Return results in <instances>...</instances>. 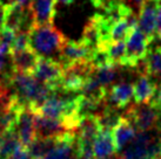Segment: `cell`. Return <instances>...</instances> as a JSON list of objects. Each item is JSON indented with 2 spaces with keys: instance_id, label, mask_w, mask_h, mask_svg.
Listing matches in <instances>:
<instances>
[{
  "instance_id": "6da1fadb",
  "label": "cell",
  "mask_w": 161,
  "mask_h": 159,
  "mask_svg": "<svg viewBox=\"0 0 161 159\" xmlns=\"http://www.w3.org/2000/svg\"><path fill=\"white\" fill-rule=\"evenodd\" d=\"M30 35V47L40 58H51L60 54L64 44H66V36L53 25L46 26H34L28 33Z\"/></svg>"
},
{
  "instance_id": "7a4b0ae2",
  "label": "cell",
  "mask_w": 161,
  "mask_h": 159,
  "mask_svg": "<svg viewBox=\"0 0 161 159\" xmlns=\"http://www.w3.org/2000/svg\"><path fill=\"white\" fill-rule=\"evenodd\" d=\"M124 117L130 119L139 131H160L161 130V111L152 103L148 104H134L128 108Z\"/></svg>"
},
{
  "instance_id": "3957f363",
  "label": "cell",
  "mask_w": 161,
  "mask_h": 159,
  "mask_svg": "<svg viewBox=\"0 0 161 159\" xmlns=\"http://www.w3.org/2000/svg\"><path fill=\"white\" fill-rule=\"evenodd\" d=\"M95 68L90 61H79L64 69L63 79L59 83V89L66 94L81 91L86 80L93 75Z\"/></svg>"
},
{
  "instance_id": "277c9868",
  "label": "cell",
  "mask_w": 161,
  "mask_h": 159,
  "mask_svg": "<svg viewBox=\"0 0 161 159\" xmlns=\"http://www.w3.org/2000/svg\"><path fill=\"white\" fill-rule=\"evenodd\" d=\"M126 41V68H138L147 58L151 42L138 26Z\"/></svg>"
},
{
  "instance_id": "5b68a950",
  "label": "cell",
  "mask_w": 161,
  "mask_h": 159,
  "mask_svg": "<svg viewBox=\"0 0 161 159\" xmlns=\"http://www.w3.org/2000/svg\"><path fill=\"white\" fill-rule=\"evenodd\" d=\"M95 49L90 47L82 40H67L66 44H64L61 52L59 54V60L60 64L63 68H67L73 63L79 61H90L92 58V54Z\"/></svg>"
},
{
  "instance_id": "8992f818",
  "label": "cell",
  "mask_w": 161,
  "mask_h": 159,
  "mask_svg": "<svg viewBox=\"0 0 161 159\" xmlns=\"http://www.w3.org/2000/svg\"><path fill=\"white\" fill-rule=\"evenodd\" d=\"M39 82L59 87L63 79L64 68L60 62L51 58H40L34 73L32 74Z\"/></svg>"
},
{
  "instance_id": "52a82bcc",
  "label": "cell",
  "mask_w": 161,
  "mask_h": 159,
  "mask_svg": "<svg viewBox=\"0 0 161 159\" xmlns=\"http://www.w3.org/2000/svg\"><path fill=\"white\" fill-rule=\"evenodd\" d=\"M13 129L18 135L21 146L25 149H27L32 144V141L36 139L34 112L28 106H20L17 123H15Z\"/></svg>"
},
{
  "instance_id": "ba28073f",
  "label": "cell",
  "mask_w": 161,
  "mask_h": 159,
  "mask_svg": "<svg viewBox=\"0 0 161 159\" xmlns=\"http://www.w3.org/2000/svg\"><path fill=\"white\" fill-rule=\"evenodd\" d=\"M36 138H57L68 132L65 124L59 119L48 118L40 114H34Z\"/></svg>"
},
{
  "instance_id": "9c48e42d",
  "label": "cell",
  "mask_w": 161,
  "mask_h": 159,
  "mask_svg": "<svg viewBox=\"0 0 161 159\" xmlns=\"http://www.w3.org/2000/svg\"><path fill=\"white\" fill-rule=\"evenodd\" d=\"M157 1L146 0L142 8L139 12L138 28L146 35L148 41L152 44L155 39V29H157Z\"/></svg>"
},
{
  "instance_id": "30bf717a",
  "label": "cell",
  "mask_w": 161,
  "mask_h": 159,
  "mask_svg": "<svg viewBox=\"0 0 161 159\" xmlns=\"http://www.w3.org/2000/svg\"><path fill=\"white\" fill-rule=\"evenodd\" d=\"M133 97V84L128 82H118L113 84L107 93L105 105L121 110L128 105Z\"/></svg>"
},
{
  "instance_id": "8fae6325",
  "label": "cell",
  "mask_w": 161,
  "mask_h": 159,
  "mask_svg": "<svg viewBox=\"0 0 161 159\" xmlns=\"http://www.w3.org/2000/svg\"><path fill=\"white\" fill-rule=\"evenodd\" d=\"M9 55L12 62V70L25 74H33L40 60V56L31 47L23 50H11Z\"/></svg>"
},
{
  "instance_id": "7c38bea8",
  "label": "cell",
  "mask_w": 161,
  "mask_h": 159,
  "mask_svg": "<svg viewBox=\"0 0 161 159\" xmlns=\"http://www.w3.org/2000/svg\"><path fill=\"white\" fill-rule=\"evenodd\" d=\"M57 3L58 0H33L30 8L33 14L34 25H53L57 14Z\"/></svg>"
},
{
  "instance_id": "4fadbf2b",
  "label": "cell",
  "mask_w": 161,
  "mask_h": 159,
  "mask_svg": "<svg viewBox=\"0 0 161 159\" xmlns=\"http://www.w3.org/2000/svg\"><path fill=\"white\" fill-rule=\"evenodd\" d=\"M158 91L157 82L146 74H140L133 84V98L135 104L151 103Z\"/></svg>"
},
{
  "instance_id": "5bb4252c",
  "label": "cell",
  "mask_w": 161,
  "mask_h": 159,
  "mask_svg": "<svg viewBox=\"0 0 161 159\" xmlns=\"http://www.w3.org/2000/svg\"><path fill=\"white\" fill-rule=\"evenodd\" d=\"M153 135L149 132L138 131L136 136L122 151V159H149L148 144Z\"/></svg>"
},
{
  "instance_id": "9a60e30c",
  "label": "cell",
  "mask_w": 161,
  "mask_h": 159,
  "mask_svg": "<svg viewBox=\"0 0 161 159\" xmlns=\"http://www.w3.org/2000/svg\"><path fill=\"white\" fill-rule=\"evenodd\" d=\"M136 128L134 124L130 122V119L121 116L119 123L115 125V128L113 129V138L115 143L116 152H121L126 149V146L130 144L136 136Z\"/></svg>"
},
{
  "instance_id": "2e32d148",
  "label": "cell",
  "mask_w": 161,
  "mask_h": 159,
  "mask_svg": "<svg viewBox=\"0 0 161 159\" xmlns=\"http://www.w3.org/2000/svg\"><path fill=\"white\" fill-rule=\"evenodd\" d=\"M116 147L113 133L109 130H100L94 141V158L107 159L115 156Z\"/></svg>"
},
{
  "instance_id": "e0dca14e",
  "label": "cell",
  "mask_w": 161,
  "mask_h": 159,
  "mask_svg": "<svg viewBox=\"0 0 161 159\" xmlns=\"http://www.w3.org/2000/svg\"><path fill=\"white\" fill-rule=\"evenodd\" d=\"M141 74L148 75L153 81L161 80V46L149 49L146 60L141 64Z\"/></svg>"
},
{
  "instance_id": "ac0fdd59",
  "label": "cell",
  "mask_w": 161,
  "mask_h": 159,
  "mask_svg": "<svg viewBox=\"0 0 161 159\" xmlns=\"http://www.w3.org/2000/svg\"><path fill=\"white\" fill-rule=\"evenodd\" d=\"M107 88L99 83V81L94 77V75L90 76L86 80V82L84 83L82 89H81V95L93 100L101 105L105 104V101L107 98Z\"/></svg>"
},
{
  "instance_id": "d6986e66",
  "label": "cell",
  "mask_w": 161,
  "mask_h": 159,
  "mask_svg": "<svg viewBox=\"0 0 161 159\" xmlns=\"http://www.w3.org/2000/svg\"><path fill=\"white\" fill-rule=\"evenodd\" d=\"M19 147H21V144L14 129L0 136V157L8 159Z\"/></svg>"
},
{
  "instance_id": "ffe728a7",
  "label": "cell",
  "mask_w": 161,
  "mask_h": 159,
  "mask_svg": "<svg viewBox=\"0 0 161 159\" xmlns=\"http://www.w3.org/2000/svg\"><path fill=\"white\" fill-rule=\"evenodd\" d=\"M57 139H53V138H36L26 150L28 151L32 159H41L52 151V149L57 143Z\"/></svg>"
},
{
  "instance_id": "44dd1931",
  "label": "cell",
  "mask_w": 161,
  "mask_h": 159,
  "mask_svg": "<svg viewBox=\"0 0 161 159\" xmlns=\"http://www.w3.org/2000/svg\"><path fill=\"white\" fill-rule=\"evenodd\" d=\"M103 49L106 50L109 61L118 67H126V44L124 41H111Z\"/></svg>"
},
{
  "instance_id": "7402d4cb",
  "label": "cell",
  "mask_w": 161,
  "mask_h": 159,
  "mask_svg": "<svg viewBox=\"0 0 161 159\" xmlns=\"http://www.w3.org/2000/svg\"><path fill=\"white\" fill-rule=\"evenodd\" d=\"M81 40L85 41L86 44H88L90 47H92L93 49H97L100 46L101 38H100L99 28L92 18L88 19V21H87V23H86L84 29H82Z\"/></svg>"
},
{
  "instance_id": "603a6c76",
  "label": "cell",
  "mask_w": 161,
  "mask_h": 159,
  "mask_svg": "<svg viewBox=\"0 0 161 159\" xmlns=\"http://www.w3.org/2000/svg\"><path fill=\"white\" fill-rule=\"evenodd\" d=\"M93 75L99 81V83L107 88V85L114 83L115 80L118 79V76H119V67L112 64V66L98 68V69L94 70Z\"/></svg>"
},
{
  "instance_id": "cb8c5ba5",
  "label": "cell",
  "mask_w": 161,
  "mask_h": 159,
  "mask_svg": "<svg viewBox=\"0 0 161 159\" xmlns=\"http://www.w3.org/2000/svg\"><path fill=\"white\" fill-rule=\"evenodd\" d=\"M14 39H15V32L4 27V29L0 32V50L7 54L11 53Z\"/></svg>"
},
{
  "instance_id": "d4e9b609",
  "label": "cell",
  "mask_w": 161,
  "mask_h": 159,
  "mask_svg": "<svg viewBox=\"0 0 161 159\" xmlns=\"http://www.w3.org/2000/svg\"><path fill=\"white\" fill-rule=\"evenodd\" d=\"M30 32H17L11 50H23L30 47Z\"/></svg>"
},
{
  "instance_id": "484cf974",
  "label": "cell",
  "mask_w": 161,
  "mask_h": 159,
  "mask_svg": "<svg viewBox=\"0 0 161 159\" xmlns=\"http://www.w3.org/2000/svg\"><path fill=\"white\" fill-rule=\"evenodd\" d=\"M118 0H91V3L93 5L95 8L98 9H103V12L107 11L111 6L115 4Z\"/></svg>"
},
{
  "instance_id": "4316f807",
  "label": "cell",
  "mask_w": 161,
  "mask_h": 159,
  "mask_svg": "<svg viewBox=\"0 0 161 159\" xmlns=\"http://www.w3.org/2000/svg\"><path fill=\"white\" fill-rule=\"evenodd\" d=\"M121 1L133 12H140V9L142 8V6L146 3V0H121Z\"/></svg>"
},
{
  "instance_id": "83f0119b",
  "label": "cell",
  "mask_w": 161,
  "mask_h": 159,
  "mask_svg": "<svg viewBox=\"0 0 161 159\" xmlns=\"http://www.w3.org/2000/svg\"><path fill=\"white\" fill-rule=\"evenodd\" d=\"M8 159H32L30 153H28V151L25 149V147H19L18 150L14 152L13 155L11 156Z\"/></svg>"
},
{
  "instance_id": "f1b7e54d",
  "label": "cell",
  "mask_w": 161,
  "mask_h": 159,
  "mask_svg": "<svg viewBox=\"0 0 161 159\" xmlns=\"http://www.w3.org/2000/svg\"><path fill=\"white\" fill-rule=\"evenodd\" d=\"M155 38L161 40V4L159 3L157 7V29H155Z\"/></svg>"
},
{
  "instance_id": "f546056e",
  "label": "cell",
  "mask_w": 161,
  "mask_h": 159,
  "mask_svg": "<svg viewBox=\"0 0 161 159\" xmlns=\"http://www.w3.org/2000/svg\"><path fill=\"white\" fill-rule=\"evenodd\" d=\"M151 103H152L154 106H157L158 109L161 111V84H160V87L158 88L157 95H155V96H154V98L151 101Z\"/></svg>"
},
{
  "instance_id": "4dcf8cb0",
  "label": "cell",
  "mask_w": 161,
  "mask_h": 159,
  "mask_svg": "<svg viewBox=\"0 0 161 159\" xmlns=\"http://www.w3.org/2000/svg\"><path fill=\"white\" fill-rule=\"evenodd\" d=\"M5 15H6V7L0 4V32L5 27Z\"/></svg>"
},
{
  "instance_id": "1f68e13d",
  "label": "cell",
  "mask_w": 161,
  "mask_h": 159,
  "mask_svg": "<svg viewBox=\"0 0 161 159\" xmlns=\"http://www.w3.org/2000/svg\"><path fill=\"white\" fill-rule=\"evenodd\" d=\"M6 61H7V53H4L0 50V71H3L5 69Z\"/></svg>"
},
{
  "instance_id": "d6a6232c",
  "label": "cell",
  "mask_w": 161,
  "mask_h": 159,
  "mask_svg": "<svg viewBox=\"0 0 161 159\" xmlns=\"http://www.w3.org/2000/svg\"><path fill=\"white\" fill-rule=\"evenodd\" d=\"M32 1H33V0H14L15 4L20 5V6H23L25 8H30V7H31Z\"/></svg>"
},
{
  "instance_id": "836d02e7",
  "label": "cell",
  "mask_w": 161,
  "mask_h": 159,
  "mask_svg": "<svg viewBox=\"0 0 161 159\" xmlns=\"http://www.w3.org/2000/svg\"><path fill=\"white\" fill-rule=\"evenodd\" d=\"M59 3H61L63 5H72L75 0H58Z\"/></svg>"
},
{
  "instance_id": "e575fe53",
  "label": "cell",
  "mask_w": 161,
  "mask_h": 159,
  "mask_svg": "<svg viewBox=\"0 0 161 159\" xmlns=\"http://www.w3.org/2000/svg\"><path fill=\"white\" fill-rule=\"evenodd\" d=\"M159 144H160V149H161V132H159Z\"/></svg>"
},
{
  "instance_id": "d590c367",
  "label": "cell",
  "mask_w": 161,
  "mask_h": 159,
  "mask_svg": "<svg viewBox=\"0 0 161 159\" xmlns=\"http://www.w3.org/2000/svg\"><path fill=\"white\" fill-rule=\"evenodd\" d=\"M107 159H118V157H116V156H113V157H109V158H107Z\"/></svg>"
},
{
  "instance_id": "8d00e7d4",
  "label": "cell",
  "mask_w": 161,
  "mask_h": 159,
  "mask_svg": "<svg viewBox=\"0 0 161 159\" xmlns=\"http://www.w3.org/2000/svg\"><path fill=\"white\" fill-rule=\"evenodd\" d=\"M153 1H157V3H160L161 0H153Z\"/></svg>"
},
{
  "instance_id": "74e56055",
  "label": "cell",
  "mask_w": 161,
  "mask_h": 159,
  "mask_svg": "<svg viewBox=\"0 0 161 159\" xmlns=\"http://www.w3.org/2000/svg\"><path fill=\"white\" fill-rule=\"evenodd\" d=\"M155 159H161V156H159V157H158V158H155Z\"/></svg>"
},
{
  "instance_id": "f35d334b",
  "label": "cell",
  "mask_w": 161,
  "mask_h": 159,
  "mask_svg": "<svg viewBox=\"0 0 161 159\" xmlns=\"http://www.w3.org/2000/svg\"><path fill=\"white\" fill-rule=\"evenodd\" d=\"M118 159H122V158H121V157H118Z\"/></svg>"
},
{
  "instance_id": "ab89813d",
  "label": "cell",
  "mask_w": 161,
  "mask_h": 159,
  "mask_svg": "<svg viewBox=\"0 0 161 159\" xmlns=\"http://www.w3.org/2000/svg\"><path fill=\"white\" fill-rule=\"evenodd\" d=\"M0 159H5V158H3V157H0Z\"/></svg>"
}]
</instances>
